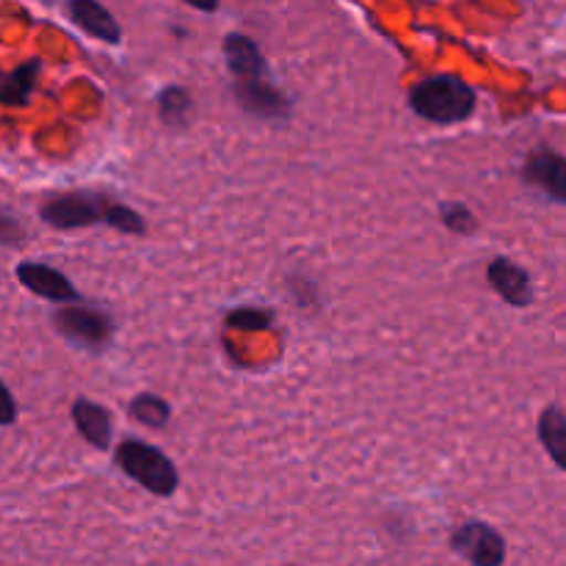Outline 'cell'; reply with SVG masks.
Returning <instances> with one entry per match:
<instances>
[{
	"instance_id": "cell-1",
	"label": "cell",
	"mask_w": 566,
	"mask_h": 566,
	"mask_svg": "<svg viewBox=\"0 0 566 566\" xmlns=\"http://www.w3.org/2000/svg\"><path fill=\"white\" fill-rule=\"evenodd\" d=\"M475 88L459 75H431L409 88V108L434 125H459L475 114Z\"/></svg>"
},
{
	"instance_id": "cell-5",
	"label": "cell",
	"mask_w": 566,
	"mask_h": 566,
	"mask_svg": "<svg viewBox=\"0 0 566 566\" xmlns=\"http://www.w3.org/2000/svg\"><path fill=\"white\" fill-rule=\"evenodd\" d=\"M232 94H235L238 105L254 119L282 122L291 116V97L280 86H274L269 75L232 77Z\"/></svg>"
},
{
	"instance_id": "cell-13",
	"label": "cell",
	"mask_w": 566,
	"mask_h": 566,
	"mask_svg": "<svg viewBox=\"0 0 566 566\" xmlns=\"http://www.w3.org/2000/svg\"><path fill=\"white\" fill-rule=\"evenodd\" d=\"M39 72H42L39 61H25L11 75H6V81L0 83V105H6V108H22V105L31 103L33 92H36Z\"/></svg>"
},
{
	"instance_id": "cell-17",
	"label": "cell",
	"mask_w": 566,
	"mask_h": 566,
	"mask_svg": "<svg viewBox=\"0 0 566 566\" xmlns=\"http://www.w3.org/2000/svg\"><path fill=\"white\" fill-rule=\"evenodd\" d=\"M103 224L111 227V230L122 232V235H144V232H147V221L142 219V213L133 210L130 205H119V202H108Z\"/></svg>"
},
{
	"instance_id": "cell-16",
	"label": "cell",
	"mask_w": 566,
	"mask_h": 566,
	"mask_svg": "<svg viewBox=\"0 0 566 566\" xmlns=\"http://www.w3.org/2000/svg\"><path fill=\"white\" fill-rule=\"evenodd\" d=\"M130 418L147 429H164L171 418V407L155 392H138L130 401Z\"/></svg>"
},
{
	"instance_id": "cell-15",
	"label": "cell",
	"mask_w": 566,
	"mask_h": 566,
	"mask_svg": "<svg viewBox=\"0 0 566 566\" xmlns=\"http://www.w3.org/2000/svg\"><path fill=\"white\" fill-rule=\"evenodd\" d=\"M191 94L182 86H166L158 94V116L166 127H182L191 116Z\"/></svg>"
},
{
	"instance_id": "cell-2",
	"label": "cell",
	"mask_w": 566,
	"mask_h": 566,
	"mask_svg": "<svg viewBox=\"0 0 566 566\" xmlns=\"http://www.w3.org/2000/svg\"><path fill=\"white\" fill-rule=\"evenodd\" d=\"M114 464L142 490L158 497H171L180 486V473H177L175 462L160 448L144 440H122L116 446Z\"/></svg>"
},
{
	"instance_id": "cell-20",
	"label": "cell",
	"mask_w": 566,
	"mask_h": 566,
	"mask_svg": "<svg viewBox=\"0 0 566 566\" xmlns=\"http://www.w3.org/2000/svg\"><path fill=\"white\" fill-rule=\"evenodd\" d=\"M22 235H25V232H22L20 221L0 210V243H3V247H17V243H22Z\"/></svg>"
},
{
	"instance_id": "cell-14",
	"label": "cell",
	"mask_w": 566,
	"mask_h": 566,
	"mask_svg": "<svg viewBox=\"0 0 566 566\" xmlns=\"http://www.w3.org/2000/svg\"><path fill=\"white\" fill-rule=\"evenodd\" d=\"M539 442L551 459L556 462L558 470H564L566 457V418L562 407H547L539 415Z\"/></svg>"
},
{
	"instance_id": "cell-12",
	"label": "cell",
	"mask_w": 566,
	"mask_h": 566,
	"mask_svg": "<svg viewBox=\"0 0 566 566\" xmlns=\"http://www.w3.org/2000/svg\"><path fill=\"white\" fill-rule=\"evenodd\" d=\"M224 61H227V70H230L232 77L269 75L263 50H260L258 42H254V39H249L247 33H227Z\"/></svg>"
},
{
	"instance_id": "cell-7",
	"label": "cell",
	"mask_w": 566,
	"mask_h": 566,
	"mask_svg": "<svg viewBox=\"0 0 566 566\" xmlns=\"http://www.w3.org/2000/svg\"><path fill=\"white\" fill-rule=\"evenodd\" d=\"M17 280L25 291H31L33 296L48 298L53 304H70L81 302V293L77 287L66 280V274H61L59 269L48 263H36V260H22L17 265Z\"/></svg>"
},
{
	"instance_id": "cell-3",
	"label": "cell",
	"mask_w": 566,
	"mask_h": 566,
	"mask_svg": "<svg viewBox=\"0 0 566 566\" xmlns=\"http://www.w3.org/2000/svg\"><path fill=\"white\" fill-rule=\"evenodd\" d=\"M53 326L64 340L92 354H103L114 340V318L105 310L83 302L59 304L53 313Z\"/></svg>"
},
{
	"instance_id": "cell-10",
	"label": "cell",
	"mask_w": 566,
	"mask_h": 566,
	"mask_svg": "<svg viewBox=\"0 0 566 566\" xmlns=\"http://www.w3.org/2000/svg\"><path fill=\"white\" fill-rule=\"evenodd\" d=\"M66 11H70V20L75 22L83 33L97 39V42H122V25L99 0H66Z\"/></svg>"
},
{
	"instance_id": "cell-11",
	"label": "cell",
	"mask_w": 566,
	"mask_h": 566,
	"mask_svg": "<svg viewBox=\"0 0 566 566\" xmlns=\"http://www.w3.org/2000/svg\"><path fill=\"white\" fill-rule=\"evenodd\" d=\"M72 423H75V431L97 451H105L111 446V437H114V420H111V412L103 407V403H94L88 398H77L72 403Z\"/></svg>"
},
{
	"instance_id": "cell-21",
	"label": "cell",
	"mask_w": 566,
	"mask_h": 566,
	"mask_svg": "<svg viewBox=\"0 0 566 566\" xmlns=\"http://www.w3.org/2000/svg\"><path fill=\"white\" fill-rule=\"evenodd\" d=\"M17 420V401L9 387L0 381V426H11Z\"/></svg>"
},
{
	"instance_id": "cell-22",
	"label": "cell",
	"mask_w": 566,
	"mask_h": 566,
	"mask_svg": "<svg viewBox=\"0 0 566 566\" xmlns=\"http://www.w3.org/2000/svg\"><path fill=\"white\" fill-rule=\"evenodd\" d=\"M180 3L191 6V9H197V11H205V14H213V11L219 9L221 0H180Z\"/></svg>"
},
{
	"instance_id": "cell-8",
	"label": "cell",
	"mask_w": 566,
	"mask_h": 566,
	"mask_svg": "<svg viewBox=\"0 0 566 566\" xmlns=\"http://www.w3.org/2000/svg\"><path fill=\"white\" fill-rule=\"evenodd\" d=\"M523 177L528 186L545 193L556 205L566 202V160L562 153L551 147H542L525 160Z\"/></svg>"
},
{
	"instance_id": "cell-4",
	"label": "cell",
	"mask_w": 566,
	"mask_h": 566,
	"mask_svg": "<svg viewBox=\"0 0 566 566\" xmlns=\"http://www.w3.org/2000/svg\"><path fill=\"white\" fill-rule=\"evenodd\" d=\"M108 202L111 199L97 191H66L50 197L48 202L39 208V216H42L44 224L53 227V230H83V227L103 224Z\"/></svg>"
},
{
	"instance_id": "cell-6",
	"label": "cell",
	"mask_w": 566,
	"mask_h": 566,
	"mask_svg": "<svg viewBox=\"0 0 566 566\" xmlns=\"http://www.w3.org/2000/svg\"><path fill=\"white\" fill-rule=\"evenodd\" d=\"M453 553L475 566H501L506 562V542L492 525L481 520H468L451 534Z\"/></svg>"
},
{
	"instance_id": "cell-9",
	"label": "cell",
	"mask_w": 566,
	"mask_h": 566,
	"mask_svg": "<svg viewBox=\"0 0 566 566\" xmlns=\"http://www.w3.org/2000/svg\"><path fill=\"white\" fill-rule=\"evenodd\" d=\"M486 282L492 291L512 307H531L534 304V282L531 274L512 258H495L486 269Z\"/></svg>"
},
{
	"instance_id": "cell-18",
	"label": "cell",
	"mask_w": 566,
	"mask_h": 566,
	"mask_svg": "<svg viewBox=\"0 0 566 566\" xmlns=\"http://www.w3.org/2000/svg\"><path fill=\"white\" fill-rule=\"evenodd\" d=\"M440 219L453 235H473V232L479 230V219H475L473 210L462 202L440 205Z\"/></svg>"
},
{
	"instance_id": "cell-19",
	"label": "cell",
	"mask_w": 566,
	"mask_h": 566,
	"mask_svg": "<svg viewBox=\"0 0 566 566\" xmlns=\"http://www.w3.org/2000/svg\"><path fill=\"white\" fill-rule=\"evenodd\" d=\"M274 315L269 310H260V307H241L235 313L227 315V324L232 329H269Z\"/></svg>"
}]
</instances>
